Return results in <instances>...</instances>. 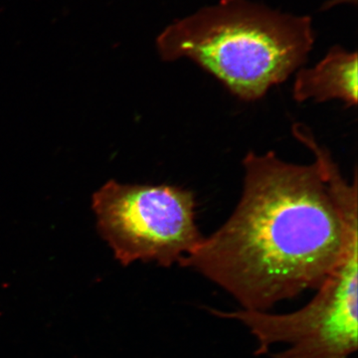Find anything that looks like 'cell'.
Returning a JSON list of instances; mask_svg holds the SVG:
<instances>
[{
    "label": "cell",
    "instance_id": "6da1fadb",
    "mask_svg": "<svg viewBox=\"0 0 358 358\" xmlns=\"http://www.w3.org/2000/svg\"><path fill=\"white\" fill-rule=\"evenodd\" d=\"M241 199L225 223L179 265L225 289L243 310L268 312L317 289L341 260L358 252L357 174L327 176L315 162L275 152L243 160Z\"/></svg>",
    "mask_w": 358,
    "mask_h": 358
},
{
    "label": "cell",
    "instance_id": "7a4b0ae2",
    "mask_svg": "<svg viewBox=\"0 0 358 358\" xmlns=\"http://www.w3.org/2000/svg\"><path fill=\"white\" fill-rule=\"evenodd\" d=\"M313 42L308 16L221 0L167 26L157 45L164 61L190 59L233 95L253 102L299 69Z\"/></svg>",
    "mask_w": 358,
    "mask_h": 358
},
{
    "label": "cell",
    "instance_id": "3957f363",
    "mask_svg": "<svg viewBox=\"0 0 358 358\" xmlns=\"http://www.w3.org/2000/svg\"><path fill=\"white\" fill-rule=\"evenodd\" d=\"M93 209L99 233L124 266L179 265L203 239L194 194L179 186L110 180L94 194Z\"/></svg>",
    "mask_w": 358,
    "mask_h": 358
},
{
    "label": "cell",
    "instance_id": "277c9868",
    "mask_svg": "<svg viewBox=\"0 0 358 358\" xmlns=\"http://www.w3.org/2000/svg\"><path fill=\"white\" fill-rule=\"evenodd\" d=\"M358 252L345 257L317 289L312 301L294 313L259 310L222 312L214 315L236 320L258 341L256 355L289 343L274 358H350L358 348Z\"/></svg>",
    "mask_w": 358,
    "mask_h": 358
},
{
    "label": "cell",
    "instance_id": "5b68a950",
    "mask_svg": "<svg viewBox=\"0 0 358 358\" xmlns=\"http://www.w3.org/2000/svg\"><path fill=\"white\" fill-rule=\"evenodd\" d=\"M357 53L334 46L312 68H303L296 76L293 89L299 103L343 101L348 107L357 105Z\"/></svg>",
    "mask_w": 358,
    "mask_h": 358
}]
</instances>
